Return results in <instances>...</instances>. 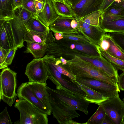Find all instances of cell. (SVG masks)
<instances>
[{
    "label": "cell",
    "instance_id": "1",
    "mask_svg": "<svg viewBox=\"0 0 124 124\" xmlns=\"http://www.w3.org/2000/svg\"><path fill=\"white\" fill-rule=\"evenodd\" d=\"M51 80L56 85V89L46 85L53 117L60 124H66L69 120L80 116L76 111H80L88 115L90 102L85 97L76 93L62 85L56 79Z\"/></svg>",
    "mask_w": 124,
    "mask_h": 124
},
{
    "label": "cell",
    "instance_id": "2",
    "mask_svg": "<svg viewBox=\"0 0 124 124\" xmlns=\"http://www.w3.org/2000/svg\"><path fill=\"white\" fill-rule=\"evenodd\" d=\"M35 16L21 6L14 10L13 18L5 22L6 34L13 46L18 48L24 46V35L29 31L27 23L30 19Z\"/></svg>",
    "mask_w": 124,
    "mask_h": 124
},
{
    "label": "cell",
    "instance_id": "3",
    "mask_svg": "<svg viewBox=\"0 0 124 124\" xmlns=\"http://www.w3.org/2000/svg\"><path fill=\"white\" fill-rule=\"evenodd\" d=\"M67 62L70 71L76 76L93 78L118 87L116 78L109 76L79 56L75 55Z\"/></svg>",
    "mask_w": 124,
    "mask_h": 124
},
{
    "label": "cell",
    "instance_id": "4",
    "mask_svg": "<svg viewBox=\"0 0 124 124\" xmlns=\"http://www.w3.org/2000/svg\"><path fill=\"white\" fill-rule=\"evenodd\" d=\"M17 73L8 67L2 70L0 75V100L11 107L17 98Z\"/></svg>",
    "mask_w": 124,
    "mask_h": 124
},
{
    "label": "cell",
    "instance_id": "5",
    "mask_svg": "<svg viewBox=\"0 0 124 124\" xmlns=\"http://www.w3.org/2000/svg\"><path fill=\"white\" fill-rule=\"evenodd\" d=\"M14 107L19 110L20 115L17 123L20 124H48L46 114L38 110L25 100H17Z\"/></svg>",
    "mask_w": 124,
    "mask_h": 124
},
{
    "label": "cell",
    "instance_id": "6",
    "mask_svg": "<svg viewBox=\"0 0 124 124\" xmlns=\"http://www.w3.org/2000/svg\"><path fill=\"white\" fill-rule=\"evenodd\" d=\"M46 66L48 79L54 78L66 88L74 92L85 97V93L81 88L75 80L65 77L66 76L61 74L58 71L52 64L48 54L46 55L43 58Z\"/></svg>",
    "mask_w": 124,
    "mask_h": 124
},
{
    "label": "cell",
    "instance_id": "7",
    "mask_svg": "<svg viewBox=\"0 0 124 124\" xmlns=\"http://www.w3.org/2000/svg\"><path fill=\"white\" fill-rule=\"evenodd\" d=\"M75 80L96 91L107 99L116 96L120 92L118 87L94 78L76 76Z\"/></svg>",
    "mask_w": 124,
    "mask_h": 124
},
{
    "label": "cell",
    "instance_id": "8",
    "mask_svg": "<svg viewBox=\"0 0 124 124\" xmlns=\"http://www.w3.org/2000/svg\"><path fill=\"white\" fill-rule=\"evenodd\" d=\"M98 105L103 108L114 124H124V102L118 93Z\"/></svg>",
    "mask_w": 124,
    "mask_h": 124
},
{
    "label": "cell",
    "instance_id": "9",
    "mask_svg": "<svg viewBox=\"0 0 124 124\" xmlns=\"http://www.w3.org/2000/svg\"><path fill=\"white\" fill-rule=\"evenodd\" d=\"M28 82L46 84L48 76L46 67L42 58L33 59L26 66L25 73Z\"/></svg>",
    "mask_w": 124,
    "mask_h": 124
},
{
    "label": "cell",
    "instance_id": "10",
    "mask_svg": "<svg viewBox=\"0 0 124 124\" xmlns=\"http://www.w3.org/2000/svg\"><path fill=\"white\" fill-rule=\"evenodd\" d=\"M103 0H81L71 6L73 16L78 20L93 12L100 10Z\"/></svg>",
    "mask_w": 124,
    "mask_h": 124
},
{
    "label": "cell",
    "instance_id": "11",
    "mask_svg": "<svg viewBox=\"0 0 124 124\" xmlns=\"http://www.w3.org/2000/svg\"><path fill=\"white\" fill-rule=\"evenodd\" d=\"M17 93L19 99L25 100L38 110L49 115L46 108L34 94L28 82L23 83L20 85Z\"/></svg>",
    "mask_w": 124,
    "mask_h": 124
},
{
    "label": "cell",
    "instance_id": "12",
    "mask_svg": "<svg viewBox=\"0 0 124 124\" xmlns=\"http://www.w3.org/2000/svg\"><path fill=\"white\" fill-rule=\"evenodd\" d=\"M78 56L89 62L109 76L116 78L118 80L119 75L118 73V70L101 55L100 56L82 55Z\"/></svg>",
    "mask_w": 124,
    "mask_h": 124
},
{
    "label": "cell",
    "instance_id": "13",
    "mask_svg": "<svg viewBox=\"0 0 124 124\" xmlns=\"http://www.w3.org/2000/svg\"><path fill=\"white\" fill-rule=\"evenodd\" d=\"M98 45L100 49L112 56L124 61V53L114 40L110 33L104 34Z\"/></svg>",
    "mask_w": 124,
    "mask_h": 124
},
{
    "label": "cell",
    "instance_id": "14",
    "mask_svg": "<svg viewBox=\"0 0 124 124\" xmlns=\"http://www.w3.org/2000/svg\"><path fill=\"white\" fill-rule=\"evenodd\" d=\"M33 92L42 104L46 108L49 115L52 114V108L50 102L49 93L46 87L47 84L28 82Z\"/></svg>",
    "mask_w": 124,
    "mask_h": 124
},
{
    "label": "cell",
    "instance_id": "15",
    "mask_svg": "<svg viewBox=\"0 0 124 124\" xmlns=\"http://www.w3.org/2000/svg\"><path fill=\"white\" fill-rule=\"evenodd\" d=\"M74 18V16L63 17L59 16L50 24L49 28L54 33L61 32L64 34L79 33L71 26V22Z\"/></svg>",
    "mask_w": 124,
    "mask_h": 124
},
{
    "label": "cell",
    "instance_id": "16",
    "mask_svg": "<svg viewBox=\"0 0 124 124\" xmlns=\"http://www.w3.org/2000/svg\"><path fill=\"white\" fill-rule=\"evenodd\" d=\"M55 8L53 0H45L41 12L37 15L38 18L46 26L50 24L59 16Z\"/></svg>",
    "mask_w": 124,
    "mask_h": 124
},
{
    "label": "cell",
    "instance_id": "17",
    "mask_svg": "<svg viewBox=\"0 0 124 124\" xmlns=\"http://www.w3.org/2000/svg\"><path fill=\"white\" fill-rule=\"evenodd\" d=\"M24 40L48 45L55 41V39L50 30L43 32L29 31L25 34Z\"/></svg>",
    "mask_w": 124,
    "mask_h": 124
},
{
    "label": "cell",
    "instance_id": "18",
    "mask_svg": "<svg viewBox=\"0 0 124 124\" xmlns=\"http://www.w3.org/2000/svg\"><path fill=\"white\" fill-rule=\"evenodd\" d=\"M124 17V8L112 4L100 16V21H111Z\"/></svg>",
    "mask_w": 124,
    "mask_h": 124
},
{
    "label": "cell",
    "instance_id": "19",
    "mask_svg": "<svg viewBox=\"0 0 124 124\" xmlns=\"http://www.w3.org/2000/svg\"><path fill=\"white\" fill-rule=\"evenodd\" d=\"M100 26L106 32L124 33V17L111 21H100Z\"/></svg>",
    "mask_w": 124,
    "mask_h": 124
},
{
    "label": "cell",
    "instance_id": "20",
    "mask_svg": "<svg viewBox=\"0 0 124 124\" xmlns=\"http://www.w3.org/2000/svg\"><path fill=\"white\" fill-rule=\"evenodd\" d=\"M78 32L91 39L97 45L106 33L100 26L92 25Z\"/></svg>",
    "mask_w": 124,
    "mask_h": 124
},
{
    "label": "cell",
    "instance_id": "21",
    "mask_svg": "<svg viewBox=\"0 0 124 124\" xmlns=\"http://www.w3.org/2000/svg\"><path fill=\"white\" fill-rule=\"evenodd\" d=\"M14 12L13 0H0V20L12 19Z\"/></svg>",
    "mask_w": 124,
    "mask_h": 124
},
{
    "label": "cell",
    "instance_id": "22",
    "mask_svg": "<svg viewBox=\"0 0 124 124\" xmlns=\"http://www.w3.org/2000/svg\"><path fill=\"white\" fill-rule=\"evenodd\" d=\"M26 42V49L24 53H31L35 58L43 57L46 52L47 45L33 42Z\"/></svg>",
    "mask_w": 124,
    "mask_h": 124
},
{
    "label": "cell",
    "instance_id": "23",
    "mask_svg": "<svg viewBox=\"0 0 124 124\" xmlns=\"http://www.w3.org/2000/svg\"><path fill=\"white\" fill-rule=\"evenodd\" d=\"M77 83L80 88L86 93L85 99L90 102V103L98 104L108 99L96 91L78 82Z\"/></svg>",
    "mask_w": 124,
    "mask_h": 124
},
{
    "label": "cell",
    "instance_id": "24",
    "mask_svg": "<svg viewBox=\"0 0 124 124\" xmlns=\"http://www.w3.org/2000/svg\"><path fill=\"white\" fill-rule=\"evenodd\" d=\"M56 11L59 15L63 17H73L71 6L66 0H53Z\"/></svg>",
    "mask_w": 124,
    "mask_h": 124
},
{
    "label": "cell",
    "instance_id": "25",
    "mask_svg": "<svg viewBox=\"0 0 124 124\" xmlns=\"http://www.w3.org/2000/svg\"><path fill=\"white\" fill-rule=\"evenodd\" d=\"M48 55L52 64L58 71L70 79L75 80L76 76L71 72L68 65H63L59 58H56L53 55Z\"/></svg>",
    "mask_w": 124,
    "mask_h": 124
},
{
    "label": "cell",
    "instance_id": "26",
    "mask_svg": "<svg viewBox=\"0 0 124 124\" xmlns=\"http://www.w3.org/2000/svg\"><path fill=\"white\" fill-rule=\"evenodd\" d=\"M69 41L91 44L95 46L98 45L89 38L80 33L63 34L62 39Z\"/></svg>",
    "mask_w": 124,
    "mask_h": 124
},
{
    "label": "cell",
    "instance_id": "27",
    "mask_svg": "<svg viewBox=\"0 0 124 124\" xmlns=\"http://www.w3.org/2000/svg\"><path fill=\"white\" fill-rule=\"evenodd\" d=\"M27 26L29 31L37 32H43L50 30L49 27L44 25L36 16L31 18L28 21Z\"/></svg>",
    "mask_w": 124,
    "mask_h": 124
},
{
    "label": "cell",
    "instance_id": "28",
    "mask_svg": "<svg viewBox=\"0 0 124 124\" xmlns=\"http://www.w3.org/2000/svg\"><path fill=\"white\" fill-rule=\"evenodd\" d=\"M101 55L109 62L117 70H120L124 72V61L113 57L106 52L100 49Z\"/></svg>",
    "mask_w": 124,
    "mask_h": 124
},
{
    "label": "cell",
    "instance_id": "29",
    "mask_svg": "<svg viewBox=\"0 0 124 124\" xmlns=\"http://www.w3.org/2000/svg\"><path fill=\"white\" fill-rule=\"evenodd\" d=\"M99 106L94 114L84 124H102L106 114L103 108L101 105Z\"/></svg>",
    "mask_w": 124,
    "mask_h": 124
},
{
    "label": "cell",
    "instance_id": "30",
    "mask_svg": "<svg viewBox=\"0 0 124 124\" xmlns=\"http://www.w3.org/2000/svg\"><path fill=\"white\" fill-rule=\"evenodd\" d=\"M100 16L99 10L91 13L81 18L84 22L90 25L100 26Z\"/></svg>",
    "mask_w": 124,
    "mask_h": 124
},
{
    "label": "cell",
    "instance_id": "31",
    "mask_svg": "<svg viewBox=\"0 0 124 124\" xmlns=\"http://www.w3.org/2000/svg\"><path fill=\"white\" fill-rule=\"evenodd\" d=\"M114 40L124 53V33L113 32L110 34Z\"/></svg>",
    "mask_w": 124,
    "mask_h": 124
},
{
    "label": "cell",
    "instance_id": "32",
    "mask_svg": "<svg viewBox=\"0 0 124 124\" xmlns=\"http://www.w3.org/2000/svg\"><path fill=\"white\" fill-rule=\"evenodd\" d=\"M22 6L37 17L34 0H23Z\"/></svg>",
    "mask_w": 124,
    "mask_h": 124
},
{
    "label": "cell",
    "instance_id": "33",
    "mask_svg": "<svg viewBox=\"0 0 124 124\" xmlns=\"http://www.w3.org/2000/svg\"><path fill=\"white\" fill-rule=\"evenodd\" d=\"M12 123L7 107H6L4 110L0 113V124H11Z\"/></svg>",
    "mask_w": 124,
    "mask_h": 124
},
{
    "label": "cell",
    "instance_id": "34",
    "mask_svg": "<svg viewBox=\"0 0 124 124\" xmlns=\"http://www.w3.org/2000/svg\"><path fill=\"white\" fill-rule=\"evenodd\" d=\"M10 49H5L0 46V69H2L8 66L5 63V61Z\"/></svg>",
    "mask_w": 124,
    "mask_h": 124
},
{
    "label": "cell",
    "instance_id": "35",
    "mask_svg": "<svg viewBox=\"0 0 124 124\" xmlns=\"http://www.w3.org/2000/svg\"><path fill=\"white\" fill-rule=\"evenodd\" d=\"M18 48L14 47L10 49L5 61V63L8 66L12 63L16 51Z\"/></svg>",
    "mask_w": 124,
    "mask_h": 124
},
{
    "label": "cell",
    "instance_id": "36",
    "mask_svg": "<svg viewBox=\"0 0 124 124\" xmlns=\"http://www.w3.org/2000/svg\"><path fill=\"white\" fill-rule=\"evenodd\" d=\"M45 0H34V2L37 15L42 11L43 8Z\"/></svg>",
    "mask_w": 124,
    "mask_h": 124
},
{
    "label": "cell",
    "instance_id": "37",
    "mask_svg": "<svg viewBox=\"0 0 124 124\" xmlns=\"http://www.w3.org/2000/svg\"><path fill=\"white\" fill-rule=\"evenodd\" d=\"M115 0H103L102 4L100 10L101 15L103 13Z\"/></svg>",
    "mask_w": 124,
    "mask_h": 124
},
{
    "label": "cell",
    "instance_id": "38",
    "mask_svg": "<svg viewBox=\"0 0 124 124\" xmlns=\"http://www.w3.org/2000/svg\"><path fill=\"white\" fill-rule=\"evenodd\" d=\"M117 83L119 89L124 91V72L119 75Z\"/></svg>",
    "mask_w": 124,
    "mask_h": 124
},
{
    "label": "cell",
    "instance_id": "39",
    "mask_svg": "<svg viewBox=\"0 0 124 124\" xmlns=\"http://www.w3.org/2000/svg\"><path fill=\"white\" fill-rule=\"evenodd\" d=\"M23 0H13V3L14 10L22 6Z\"/></svg>",
    "mask_w": 124,
    "mask_h": 124
},
{
    "label": "cell",
    "instance_id": "40",
    "mask_svg": "<svg viewBox=\"0 0 124 124\" xmlns=\"http://www.w3.org/2000/svg\"><path fill=\"white\" fill-rule=\"evenodd\" d=\"M114 124L108 116L106 114L102 124Z\"/></svg>",
    "mask_w": 124,
    "mask_h": 124
},
{
    "label": "cell",
    "instance_id": "41",
    "mask_svg": "<svg viewBox=\"0 0 124 124\" xmlns=\"http://www.w3.org/2000/svg\"><path fill=\"white\" fill-rule=\"evenodd\" d=\"M63 34L61 32H54L55 39L57 41L62 39L63 38Z\"/></svg>",
    "mask_w": 124,
    "mask_h": 124
},
{
    "label": "cell",
    "instance_id": "42",
    "mask_svg": "<svg viewBox=\"0 0 124 124\" xmlns=\"http://www.w3.org/2000/svg\"><path fill=\"white\" fill-rule=\"evenodd\" d=\"M70 25L71 27L74 29L77 30L78 26V23L76 19L74 18L71 21Z\"/></svg>",
    "mask_w": 124,
    "mask_h": 124
},
{
    "label": "cell",
    "instance_id": "43",
    "mask_svg": "<svg viewBox=\"0 0 124 124\" xmlns=\"http://www.w3.org/2000/svg\"><path fill=\"white\" fill-rule=\"evenodd\" d=\"M112 4L119 5L124 8V0H115Z\"/></svg>",
    "mask_w": 124,
    "mask_h": 124
},
{
    "label": "cell",
    "instance_id": "44",
    "mask_svg": "<svg viewBox=\"0 0 124 124\" xmlns=\"http://www.w3.org/2000/svg\"><path fill=\"white\" fill-rule=\"evenodd\" d=\"M68 3L71 6H73L79 2L81 0H66Z\"/></svg>",
    "mask_w": 124,
    "mask_h": 124
},
{
    "label": "cell",
    "instance_id": "45",
    "mask_svg": "<svg viewBox=\"0 0 124 124\" xmlns=\"http://www.w3.org/2000/svg\"><path fill=\"white\" fill-rule=\"evenodd\" d=\"M59 58L61 60L62 64L64 65H68L67 64V60L65 58H64L62 56L60 57Z\"/></svg>",
    "mask_w": 124,
    "mask_h": 124
},
{
    "label": "cell",
    "instance_id": "46",
    "mask_svg": "<svg viewBox=\"0 0 124 124\" xmlns=\"http://www.w3.org/2000/svg\"><path fill=\"white\" fill-rule=\"evenodd\" d=\"M81 124V123L75 121L73 120L72 119H71L68 121L66 124Z\"/></svg>",
    "mask_w": 124,
    "mask_h": 124
},
{
    "label": "cell",
    "instance_id": "47",
    "mask_svg": "<svg viewBox=\"0 0 124 124\" xmlns=\"http://www.w3.org/2000/svg\"><path fill=\"white\" fill-rule=\"evenodd\" d=\"M123 101L124 102V98L123 99Z\"/></svg>",
    "mask_w": 124,
    "mask_h": 124
}]
</instances>
